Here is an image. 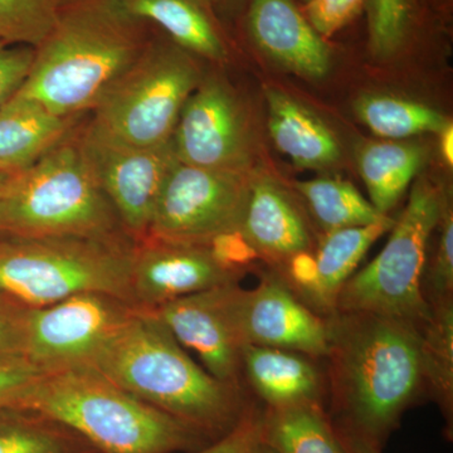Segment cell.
<instances>
[{"instance_id":"1","label":"cell","mask_w":453,"mask_h":453,"mask_svg":"<svg viewBox=\"0 0 453 453\" xmlns=\"http://www.w3.org/2000/svg\"><path fill=\"white\" fill-rule=\"evenodd\" d=\"M326 319L334 426L381 449L405 411L427 393L422 327L368 312Z\"/></svg>"},{"instance_id":"2","label":"cell","mask_w":453,"mask_h":453,"mask_svg":"<svg viewBox=\"0 0 453 453\" xmlns=\"http://www.w3.org/2000/svg\"><path fill=\"white\" fill-rule=\"evenodd\" d=\"M145 26L121 0H65L16 95L85 116L144 52Z\"/></svg>"},{"instance_id":"3","label":"cell","mask_w":453,"mask_h":453,"mask_svg":"<svg viewBox=\"0 0 453 453\" xmlns=\"http://www.w3.org/2000/svg\"><path fill=\"white\" fill-rule=\"evenodd\" d=\"M91 368L214 440L250 407L242 388L216 380L196 365L168 327L144 310L113 334Z\"/></svg>"},{"instance_id":"4","label":"cell","mask_w":453,"mask_h":453,"mask_svg":"<svg viewBox=\"0 0 453 453\" xmlns=\"http://www.w3.org/2000/svg\"><path fill=\"white\" fill-rule=\"evenodd\" d=\"M16 408L73 429L97 453L186 452L207 438L91 366L42 375Z\"/></svg>"},{"instance_id":"5","label":"cell","mask_w":453,"mask_h":453,"mask_svg":"<svg viewBox=\"0 0 453 453\" xmlns=\"http://www.w3.org/2000/svg\"><path fill=\"white\" fill-rule=\"evenodd\" d=\"M80 127L28 168L8 173L0 189L5 241L129 235L82 153Z\"/></svg>"},{"instance_id":"6","label":"cell","mask_w":453,"mask_h":453,"mask_svg":"<svg viewBox=\"0 0 453 453\" xmlns=\"http://www.w3.org/2000/svg\"><path fill=\"white\" fill-rule=\"evenodd\" d=\"M134 249L135 241L129 235L4 241L0 244V294L29 309L89 292L111 295L134 305Z\"/></svg>"},{"instance_id":"7","label":"cell","mask_w":453,"mask_h":453,"mask_svg":"<svg viewBox=\"0 0 453 453\" xmlns=\"http://www.w3.org/2000/svg\"><path fill=\"white\" fill-rule=\"evenodd\" d=\"M447 198L428 179L414 183L407 207L390 229L388 242L340 291L335 311L402 319L425 326L432 309L422 292L428 243L445 211Z\"/></svg>"},{"instance_id":"8","label":"cell","mask_w":453,"mask_h":453,"mask_svg":"<svg viewBox=\"0 0 453 453\" xmlns=\"http://www.w3.org/2000/svg\"><path fill=\"white\" fill-rule=\"evenodd\" d=\"M203 80L196 56L172 41H149L129 70L92 110L88 129L122 144H166L188 97Z\"/></svg>"},{"instance_id":"9","label":"cell","mask_w":453,"mask_h":453,"mask_svg":"<svg viewBox=\"0 0 453 453\" xmlns=\"http://www.w3.org/2000/svg\"><path fill=\"white\" fill-rule=\"evenodd\" d=\"M138 308L106 294H79L17 315L20 356L42 372L91 366Z\"/></svg>"},{"instance_id":"10","label":"cell","mask_w":453,"mask_h":453,"mask_svg":"<svg viewBox=\"0 0 453 453\" xmlns=\"http://www.w3.org/2000/svg\"><path fill=\"white\" fill-rule=\"evenodd\" d=\"M251 180L247 172L177 160L164 180L146 237L205 246L216 235L240 229Z\"/></svg>"},{"instance_id":"11","label":"cell","mask_w":453,"mask_h":453,"mask_svg":"<svg viewBox=\"0 0 453 453\" xmlns=\"http://www.w3.org/2000/svg\"><path fill=\"white\" fill-rule=\"evenodd\" d=\"M80 145L98 183L135 242L148 234L157 196L177 162L172 140L154 148L113 142L81 124Z\"/></svg>"},{"instance_id":"12","label":"cell","mask_w":453,"mask_h":453,"mask_svg":"<svg viewBox=\"0 0 453 453\" xmlns=\"http://www.w3.org/2000/svg\"><path fill=\"white\" fill-rule=\"evenodd\" d=\"M241 292L240 282L226 283L170 301L150 312L181 347L198 356L203 368L216 380L242 388L246 344L238 316Z\"/></svg>"},{"instance_id":"13","label":"cell","mask_w":453,"mask_h":453,"mask_svg":"<svg viewBox=\"0 0 453 453\" xmlns=\"http://www.w3.org/2000/svg\"><path fill=\"white\" fill-rule=\"evenodd\" d=\"M178 162L198 168L247 172L249 131L242 109L219 79H203L188 97L172 136Z\"/></svg>"},{"instance_id":"14","label":"cell","mask_w":453,"mask_h":453,"mask_svg":"<svg viewBox=\"0 0 453 453\" xmlns=\"http://www.w3.org/2000/svg\"><path fill=\"white\" fill-rule=\"evenodd\" d=\"M238 316L246 345L285 349L316 360L326 357L327 319L303 303L275 271H265L253 290L242 288Z\"/></svg>"},{"instance_id":"15","label":"cell","mask_w":453,"mask_h":453,"mask_svg":"<svg viewBox=\"0 0 453 453\" xmlns=\"http://www.w3.org/2000/svg\"><path fill=\"white\" fill-rule=\"evenodd\" d=\"M240 280L220 266L203 244L151 237L135 242L130 270L131 296L134 305L144 311Z\"/></svg>"},{"instance_id":"16","label":"cell","mask_w":453,"mask_h":453,"mask_svg":"<svg viewBox=\"0 0 453 453\" xmlns=\"http://www.w3.org/2000/svg\"><path fill=\"white\" fill-rule=\"evenodd\" d=\"M247 26L259 50L288 73L305 79L329 73V46L294 0H251Z\"/></svg>"},{"instance_id":"17","label":"cell","mask_w":453,"mask_h":453,"mask_svg":"<svg viewBox=\"0 0 453 453\" xmlns=\"http://www.w3.org/2000/svg\"><path fill=\"white\" fill-rule=\"evenodd\" d=\"M240 231L273 268L311 251L308 223L290 196L268 178H252Z\"/></svg>"},{"instance_id":"18","label":"cell","mask_w":453,"mask_h":453,"mask_svg":"<svg viewBox=\"0 0 453 453\" xmlns=\"http://www.w3.org/2000/svg\"><path fill=\"white\" fill-rule=\"evenodd\" d=\"M242 377L271 408L323 403L327 389L316 359L285 349L244 345Z\"/></svg>"},{"instance_id":"19","label":"cell","mask_w":453,"mask_h":453,"mask_svg":"<svg viewBox=\"0 0 453 453\" xmlns=\"http://www.w3.org/2000/svg\"><path fill=\"white\" fill-rule=\"evenodd\" d=\"M83 116H61L37 101L14 95L0 106V172L28 168L82 124Z\"/></svg>"},{"instance_id":"20","label":"cell","mask_w":453,"mask_h":453,"mask_svg":"<svg viewBox=\"0 0 453 453\" xmlns=\"http://www.w3.org/2000/svg\"><path fill=\"white\" fill-rule=\"evenodd\" d=\"M131 16L155 23L180 49L213 62H225L228 49L210 0H121Z\"/></svg>"},{"instance_id":"21","label":"cell","mask_w":453,"mask_h":453,"mask_svg":"<svg viewBox=\"0 0 453 453\" xmlns=\"http://www.w3.org/2000/svg\"><path fill=\"white\" fill-rule=\"evenodd\" d=\"M266 98L271 138L295 165L316 169L338 162V140L315 113L279 89H268Z\"/></svg>"},{"instance_id":"22","label":"cell","mask_w":453,"mask_h":453,"mask_svg":"<svg viewBox=\"0 0 453 453\" xmlns=\"http://www.w3.org/2000/svg\"><path fill=\"white\" fill-rule=\"evenodd\" d=\"M395 220L387 217L372 225L350 226L326 232L314 253L316 281L308 301L310 309L327 318L336 310L340 291L356 273L366 252L389 232Z\"/></svg>"},{"instance_id":"23","label":"cell","mask_w":453,"mask_h":453,"mask_svg":"<svg viewBox=\"0 0 453 453\" xmlns=\"http://www.w3.org/2000/svg\"><path fill=\"white\" fill-rule=\"evenodd\" d=\"M262 442L275 453H348L319 402L266 407Z\"/></svg>"},{"instance_id":"24","label":"cell","mask_w":453,"mask_h":453,"mask_svg":"<svg viewBox=\"0 0 453 453\" xmlns=\"http://www.w3.org/2000/svg\"><path fill=\"white\" fill-rule=\"evenodd\" d=\"M423 150L407 142H372L359 154V173L375 210L388 216L418 174Z\"/></svg>"},{"instance_id":"25","label":"cell","mask_w":453,"mask_h":453,"mask_svg":"<svg viewBox=\"0 0 453 453\" xmlns=\"http://www.w3.org/2000/svg\"><path fill=\"white\" fill-rule=\"evenodd\" d=\"M0 453H97L85 438L32 411L0 410Z\"/></svg>"},{"instance_id":"26","label":"cell","mask_w":453,"mask_h":453,"mask_svg":"<svg viewBox=\"0 0 453 453\" xmlns=\"http://www.w3.org/2000/svg\"><path fill=\"white\" fill-rule=\"evenodd\" d=\"M295 187L308 203L325 234L372 225L389 217L375 210L353 184L342 179L318 178L297 181Z\"/></svg>"},{"instance_id":"27","label":"cell","mask_w":453,"mask_h":453,"mask_svg":"<svg viewBox=\"0 0 453 453\" xmlns=\"http://www.w3.org/2000/svg\"><path fill=\"white\" fill-rule=\"evenodd\" d=\"M431 309V319L422 327L426 390L440 405L452 434L453 300L434 303Z\"/></svg>"},{"instance_id":"28","label":"cell","mask_w":453,"mask_h":453,"mask_svg":"<svg viewBox=\"0 0 453 453\" xmlns=\"http://www.w3.org/2000/svg\"><path fill=\"white\" fill-rule=\"evenodd\" d=\"M357 113L380 138L405 139L425 133H440L447 124L436 110L416 101L393 96H366L357 104Z\"/></svg>"},{"instance_id":"29","label":"cell","mask_w":453,"mask_h":453,"mask_svg":"<svg viewBox=\"0 0 453 453\" xmlns=\"http://www.w3.org/2000/svg\"><path fill=\"white\" fill-rule=\"evenodd\" d=\"M65 0H0V42L37 49Z\"/></svg>"},{"instance_id":"30","label":"cell","mask_w":453,"mask_h":453,"mask_svg":"<svg viewBox=\"0 0 453 453\" xmlns=\"http://www.w3.org/2000/svg\"><path fill=\"white\" fill-rule=\"evenodd\" d=\"M365 7L372 55L392 56L407 37L412 18L411 0H366Z\"/></svg>"},{"instance_id":"31","label":"cell","mask_w":453,"mask_h":453,"mask_svg":"<svg viewBox=\"0 0 453 453\" xmlns=\"http://www.w3.org/2000/svg\"><path fill=\"white\" fill-rule=\"evenodd\" d=\"M440 240L434 257L426 264L422 292L429 306L453 296V214L447 204L440 223Z\"/></svg>"},{"instance_id":"32","label":"cell","mask_w":453,"mask_h":453,"mask_svg":"<svg viewBox=\"0 0 453 453\" xmlns=\"http://www.w3.org/2000/svg\"><path fill=\"white\" fill-rule=\"evenodd\" d=\"M264 411L250 405L240 421L211 445L192 453H252L262 442Z\"/></svg>"},{"instance_id":"33","label":"cell","mask_w":453,"mask_h":453,"mask_svg":"<svg viewBox=\"0 0 453 453\" xmlns=\"http://www.w3.org/2000/svg\"><path fill=\"white\" fill-rule=\"evenodd\" d=\"M366 0H310L305 17L323 38L332 37L348 25Z\"/></svg>"},{"instance_id":"34","label":"cell","mask_w":453,"mask_h":453,"mask_svg":"<svg viewBox=\"0 0 453 453\" xmlns=\"http://www.w3.org/2000/svg\"><path fill=\"white\" fill-rule=\"evenodd\" d=\"M43 374L23 357H0V410L16 408L26 390Z\"/></svg>"},{"instance_id":"35","label":"cell","mask_w":453,"mask_h":453,"mask_svg":"<svg viewBox=\"0 0 453 453\" xmlns=\"http://www.w3.org/2000/svg\"><path fill=\"white\" fill-rule=\"evenodd\" d=\"M205 246L220 266L240 277L249 271L255 259L259 258L240 229L216 235Z\"/></svg>"},{"instance_id":"36","label":"cell","mask_w":453,"mask_h":453,"mask_svg":"<svg viewBox=\"0 0 453 453\" xmlns=\"http://www.w3.org/2000/svg\"><path fill=\"white\" fill-rule=\"evenodd\" d=\"M35 49L0 42V106L17 94L26 81Z\"/></svg>"},{"instance_id":"37","label":"cell","mask_w":453,"mask_h":453,"mask_svg":"<svg viewBox=\"0 0 453 453\" xmlns=\"http://www.w3.org/2000/svg\"><path fill=\"white\" fill-rule=\"evenodd\" d=\"M19 309L13 315L0 319V357H22L20 356L19 330H18L17 324Z\"/></svg>"},{"instance_id":"38","label":"cell","mask_w":453,"mask_h":453,"mask_svg":"<svg viewBox=\"0 0 453 453\" xmlns=\"http://www.w3.org/2000/svg\"><path fill=\"white\" fill-rule=\"evenodd\" d=\"M335 429L348 453H380V447L372 445L368 441L363 440L356 434H349L347 431H342V429L336 427Z\"/></svg>"},{"instance_id":"39","label":"cell","mask_w":453,"mask_h":453,"mask_svg":"<svg viewBox=\"0 0 453 453\" xmlns=\"http://www.w3.org/2000/svg\"><path fill=\"white\" fill-rule=\"evenodd\" d=\"M441 153L443 159L452 166L453 164V127L452 122H447L443 129L440 131Z\"/></svg>"},{"instance_id":"40","label":"cell","mask_w":453,"mask_h":453,"mask_svg":"<svg viewBox=\"0 0 453 453\" xmlns=\"http://www.w3.org/2000/svg\"><path fill=\"white\" fill-rule=\"evenodd\" d=\"M19 308V305H17L16 303L8 299L5 295L0 294V319L8 318V316L13 315Z\"/></svg>"},{"instance_id":"41","label":"cell","mask_w":453,"mask_h":453,"mask_svg":"<svg viewBox=\"0 0 453 453\" xmlns=\"http://www.w3.org/2000/svg\"><path fill=\"white\" fill-rule=\"evenodd\" d=\"M219 2L228 11H234L235 8L242 5L244 0H219Z\"/></svg>"},{"instance_id":"42","label":"cell","mask_w":453,"mask_h":453,"mask_svg":"<svg viewBox=\"0 0 453 453\" xmlns=\"http://www.w3.org/2000/svg\"><path fill=\"white\" fill-rule=\"evenodd\" d=\"M252 453H275L273 449H270L267 445H265L264 442L259 443L255 449H253Z\"/></svg>"},{"instance_id":"43","label":"cell","mask_w":453,"mask_h":453,"mask_svg":"<svg viewBox=\"0 0 453 453\" xmlns=\"http://www.w3.org/2000/svg\"><path fill=\"white\" fill-rule=\"evenodd\" d=\"M8 172H0V189H2L3 183H4L5 178H7ZM4 238L0 234V244L4 242Z\"/></svg>"},{"instance_id":"44","label":"cell","mask_w":453,"mask_h":453,"mask_svg":"<svg viewBox=\"0 0 453 453\" xmlns=\"http://www.w3.org/2000/svg\"><path fill=\"white\" fill-rule=\"evenodd\" d=\"M303 2L309 3V2H310V0H303Z\"/></svg>"}]
</instances>
